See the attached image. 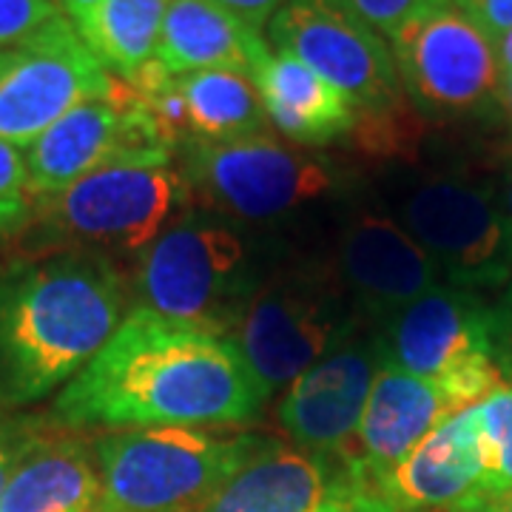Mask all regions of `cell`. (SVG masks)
<instances>
[{
  "label": "cell",
  "instance_id": "6da1fadb",
  "mask_svg": "<svg viewBox=\"0 0 512 512\" xmlns=\"http://www.w3.org/2000/svg\"><path fill=\"white\" fill-rule=\"evenodd\" d=\"M265 393L231 336L134 308L60 390V427H222L248 421Z\"/></svg>",
  "mask_w": 512,
  "mask_h": 512
},
{
  "label": "cell",
  "instance_id": "7a4b0ae2",
  "mask_svg": "<svg viewBox=\"0 0 512 512\" xmlns=\"http://www.w3.org/2000/svg\"><path fill=\"white\" fill-rule=\"evenodd\" d=\"M126 279L106 254L40 251L0 268V407L69 384L123 322Z\"/></svg>",
  "mask_w": 512,
  "mask_h": 512
},
{
  "label": "cell",
  "instance_id": "3957f363",
  "mask_svg": "<svg viewBox=\"0 0 512 512\" xmlns=\"http://www.w3.org/2000/svg\"><path fill=\"white\" fill-rule=\"evenodd\" d=\"M259 254L231 220L185 214L137 259L134 308L234 339L239 319L265 276Z\"/></svg>",
  "mask_w": 512,
  "mask_h": 512
},
{
  "label": "cell",
  "instance_id": "277c9868",
  "mask_svg": "<svg viewBox=\"0 0 512 512\" xmlns=\"http://www.w3.org/2000/svg\"><path fill=\"white\" fill-rule=\"evenodd\" d=\"M259 436L211 427H148L94 444L97 512H200L259 447Z\"/></svg>",
  "mask_w": 512,
  "mask_h": 512
},
{
  "label": "cell",
  "instance_id": "5b68a950",
  "mask_svg": "<svg viewBox=\"0 0 512 512\" xmlns=\"http://www.w3.org/2000/svg\"><path fill=\"white\" fill-rule=\"evenodd\" d=\"M365 325L328 259H296L262 276L234 330L265 399Z\"/></svg>",
  "mask_w": 512,
  "mask_h": 512
},
{
  "label": "cell",
  "instance_id": "8992f818",
  "mask_svg": "<svg viewBox=\"0 0 512 512\" xmlns=\"http://www.w3.org/2000/svg\"><path fill=\"white\" fill-rule=\"evenodd\" d=\"M379 367L439 384L461 413L507 382L495 362L493 305L476 291L439 285L373 325Z\"/></svg>",
  "mask_w": 512,
  "mask_h": 512
},
{
  "label": "cell",
  "instance_id": "52a82bcc",
  "mask_svg": "<svg viewBox=\"0 0 512 512\" xmlns=\"http://www.w3.org/2000/svg\"><path fill=\"white\" fill-rule=\"evenodd\" d=\"M188 200L171 163H117L32 200L29 225L40 251H146Z\"/></svg>",
  "mask_w": 512,
  "mask_h": 512
},
{
  "label": "cell",
  "instance_id": "ba28073f",
  "mask_svg": "<svg viewBox=\"0 0 512 512\" xmlns=\"http://www.w3.org/2000/svg\"><path fill=\"white\" fill-rule=\"evenodd\" d=\"M183 177L208 214L245 225L291 220L345 188L333 160L285 146L268 131L222 143H185Z\"/></svg>",
  "mask_w": 512,
  "mask_h": 512
},
{
  "label": "cell",
  "instance_id": "9c48e42d",
  "mask_svg": "<svg viewBox=\"0 0 512 512\" xmlns=\"http://www.w3.org/2000/svg\"><path fill=\"white\" fill-rule=\"evenodd\" d=\"M410 106L424 120H481L504 109V69L490 37L456 3L410 20L390 37Z\"/></svg>",
  "mask_w": 512,
  "mask_h": 512
},
{
  "label": "cell",
  "instance_id": "30bf717a",
  "mask_svg": "<svg viewBox=\"0 0 512 512\" xmlns=\"http://www.w3.org/2000/svg\"><path fill=\"white\" fill-rule=\"evenodd\" d=\"M393 220L436 262L447 285L481 293L512 282V228L493 185L430 174L399 194Z\"/></svg>",
  "mask_w": 512,
  "mask_h": 512
},
{
  "label": "cell",
  "instance_id": "8fae6325",
  "mask_svg": "<svg viewBox=\"0 0 512 512\" xmlns=\"http://www.w3.org/2000/svg\"><path fill=\"white\" fill-rule=\"evenodd\" d=\"M171 151L140 94L114 74L109 92L69 111L26 148V191L32 200L52 197L106 165H168Z\"/></svg>",
  "mask_w": 512,
  "mask_h": 512
},
{
  "label": "cell",
  "instance_id": "7c38bea8",
  "mask_svg": "<svg viewBox=\"0 0 512 512\" xmlns=\"http://www.w3.org/2000/svg\"><path fill=\"white\" fill-rule=\"evenodd\" d=\"M268 43L328 80L356 114H384L410 103L384 37L336 0H288L268 23Z\"/></svg>",
  "mask_w": 512,
  "mask_h": 512
},
{
  "label": "cell",
  "instance_id": "4fadbf2b",
  "mask_svg": "<svg viewBox=\"0 0 512 512\" xmlns=\"http://www.w3.org/2000/svg\"><path fill=\"white\" fill-rule=\"evenodd\" d=\"M109 69L66 15L32 37L0 80V140L29 148L69 111L109 92Z\"/></svg>",
  "mask_w": 512,
  "mask_h": 512
},
{
  "label": "cell",
  "instance_id": "5bb4252c",
  "mask_svg": "<svg viewBox=\"0 0 512 512\" xmlns=\"http://www.w3.org/2000/svg\"><path fill=\"white\" fill-rule=\"evenodd\" d=\"M367 498L379 495L353 458L262 439L200 512H353Z\"/></svg>",
  "mask_w": 512,
  "mask_h": 512
},
{
  "label": "cell",
  "instance_id": "9a60e30c",
  "mask_svg": "<svg viewBox=\"0 0 512 512\" xmlns=\"http://www.w3.org/2000/svg\"><path fill=\"white\" fill-rule=\"evenodd\" d=\"M376 373V336L365 322L288 384L279 402V427L296 447L350 458Z\"/></svg>",
  "mask_w": 512,
  "mask_h": 512
},
{
  "label": "cell",
  "instance_id": "2e32d148",
  "mask_svg": "<svg viewBox=\"0 0 512 512\" xmlns=\"http://www.w3.org/2000/svg\"><path fill=\"white\" fill-rule=\"evenodd\" d=\"M328 262L370 325L444 285L436 262L419 242L393 217L376 211H359L342 225Z\"/></svg>",
  "mask_w": 512,
  "mask_h": 512
},
{
  "label": "cell",
  "instance_id": "e0dca14e",
  "mask_svg": "<svg viewBox=\"0 0 512 512\" xmlns=\"http://www.w3.org/2000/svg\"><path fill=\"white\" fill-rule=\"evenodd\" d=\"M399 512H493L476 407L441 421L384 484Z\"/></svg>",
  "mask_w": 512,
  "mask_h": 512
},
{
  "label": "cell",
  "instance_id": "ac0fdd59",
  "mask_svg": "<svg viewBox=\"0 0 512 512\" xmlns=\"http://www.w3.org/2000/svg\"><path fill=\"white\" fill-rule=\"evenodd\" d=\"M447 416H453V407L439 384L404 370L379 367L350 456L362 467L373 493L382 498L384 484L399 464Z\"/></svg>",
  "mask_w": 512,
  "mask_h": 512
},
{
  "label": "cell",
  "instance_id": "d6986e66",
  "mask_svg": "<svg viewBox=\"0 0 512 512\" xmlns=\"http://www.w3.org/2000/svg\"><path fill=\"white\" fill-rule=\"evenodd\" d=\"M251 80L268 123L296 146H328L356 126V109L345 94L268 40L256 49Z\"/></svg>",
  "mask_w": 512,
  "mask_h": 512
},
{
  "label": "cell",
  "instance_id": "ffe728a7",
  "mask_svg": "<svg viewBox=\"0 0 512 512\" xmlns=\"http://www.w3.org/2000/svg\"><path fill=\"white\" fill-rule=\"evenodd\" d=\"M97 504V456L66 433H37L0 493V512H97Z\"/></svg>",
  "mask_w": 512,
  "mask_h": 512
},
{
  "label": "cell",
  "instance_id": "44dd1931",
  "mask_svg": "<svg viewBox=\"0 0 512 512\" xmlns=\"http://www.w3.org/2000/svg\"><path fill=\"white\" fill-rule=\"evenodd\" d=\"M262 32H251L214 0H168L157 60L174 77L208 69L251 74Z\"/></svg>",
  "mask_w": 512,
  "mask_h": 512
},
{
  "label": "cell",
  "instance_id": "7402d4cb",
  "mask_svg": "<svg viewBox=\"0 0 512 512\" xmlns=\"http://www.w3.org/2000/svg\"><path fill=\"white\" fill-rule=\"evenodd\" d=\"M165 12L168 0H100L72 23L89 52L128 80L157 57Z\"/></svg>",
  "mask_w": 512,
  "mask_h": 512
},
{
  "label": "cell",
  "instance_id": "603a6c76",
  "mask_svg": "<svg viewBox=\"0 0 512 512\" xmlns=\"http://www.w3.org/2000/svg\"><path fill=\"white\" fill-rule=\"evenodd\" d=\"M180 89L191 114V140L222 143L268 128V114L251 74L228 69L183 74Z\"/></svg>",
  "mask_w": 512,
  "mask_h": 512
},
{
  "label": "cell",
  "instance_id": "cb8c5ba5",
  "mask_svg": "<svg viewBox=\"0 0 512 512\" xmlns=\"http://www.w3.org/2000/svg\"><path fill=\"white\" fill-rule=\"evenodd\" d=\"M476 416L487 464V490L498 507L512 498V382H504L478 402Z\"/></svg>",
  "mask_w": 512,
  "mask_h": 512
},
{
  "label": "cell",
  "instance_id": "d4e9b609",
  "mask_svg": "<svg viewBox=\"0 0 512 512\" xmlns=\"http://www.w3.org/2000/svg\"><path fill=\"white\" fill-rule=\"evenodd\" d=\"M57 18H63L57 0H0V52L23 49Z\"/></svg>",
  "mask_w": 512,
  "mask_h": 512
},
{
  "label": "cell",
  "instance_id": "484cf974",
  "mask_svg": "<svg viewBox=\"0 0 512 512\" xmlns=\"http://www.w3.org/2000/svg\"><path fill=\"white\" fill-rule=\"evenodd\" d=\"M336 3L345 6L350 15H356L373 32L390 40L410 20L421 18L433 9H441L453 0H336Z\"/></svg>",
  "mask_w": 512,
  "mask_h": 512
},
{
  "label": "cell",
  "instance_id": "4316f807",
  "mask_svg": "<svg viewBox=\"0 0 512 512\" xmlns=\"http://www.w3.org/2000/svg\"><path fill=\"white\" fill-rule=\"evenodd\" d=\"M453 3L495 46H501V40L512 32V0H453Z\"/></svg>",
  "mask_w": 512,
  "mask_h": 512
},
{
  "label": "cell",
  "instance_id": "83f0119b",
  "mask_svg": "<svg viewBox=\"0 0 512 512\" xmlns=\"http://www.w3.org/2000/svg\"><path fill=\"white\" fill-rule=\"evenodd\" d=\"M35 436V430H29L23 421L6 416V407H0V493H3L6 481L12 476L18 458L23 456V450L29 447V441Z\"/></svg>",
  "mask_w": 512,
  "mask_h": 512
},
{
  "label": "cell",
  "instance_id": "f1b7e54d",
  "mask_svg": "<svg viewBox=\"0 0 512 512\" xmlns=\"http://www.w3.org/2000/svg\"><path fill=\"white\" fill-rule=\"evenodd\" d=\"M29 168L26 151L6 140H0V200H18L29 197Z\"/></svg>",
  "mask_w": 512,
  "mask_h": 512
},
{
  "label": "cell",
  "instance_id": "f546056e",
  "mask_svg": "<svg viewBox=\"0 0 512 512\" xmlns=\"http://www.w3.org/2000/svg\"><path fill=\"white\" fill-rule=\"evenodd\" d=\"M495 313V362L504 379L512 382V282L504 288L501 302L493 305Z\"/></svg>",
  "mask_w": 512,
  "mask_h": 512
},
{
  "label": "cell",
  "instance_id": "4dcf8cb0",
  "mask_svg": "<svg viewBox=\"0 0 512 512\" xmlns=\"http://www.w3.org/2000/svg\"><path fill=\"white\" fill-rule=\"evenodd\" d=\"M214 3H220L225 12H231L251 32H262L288 0H214Z\"/></svg>",
  "mask_w": 512,
  "mask_h": 512
},
{
  "label": "cell",
  "instance_id": "1f68e13d",
  "mask_svg": "<svg viewBox=\"0 0 512 512\" xmlns=\"http://www.w3.org/2000/svg\"><path fill=\"white\" fill-rule=\"evenodd\" d=\"M32 220V200L18 197V200H0V245L9 237H15Z\"/></svg>",
  "mask_w": 512,
  "mask_h": 512
},
{
  "label": "cell",
  "instance_id": "d6a6232c",
  "mask_svg": "<svg viewBox=\"0 0 512 512\" xmlns=\"http://www.w3.org/2000/svg\"><path fill=\"white\" fill-rule=\"evenodd\" d=\"M501 55V69H504V109L510 111L512 117V32L498 46Z\"/></svg>",
  "mask_w": 512,
  "mask_h": 512
},
{
  "label": "cell",
  "instance_id": "836d02e7",
  "mask_svg": "<svg viewBox=\"0 0 512 512\" xmlns=\"http://www.w3.org/2000/svg\"><path fill=\"white\" fill-rule=\"evenodd\" d=\"M495 191V200H498V208H501V214H504V220L510 222L512 228V165L501 174V180L493 185Z\"/></svg>",
  "mask_w": 512,
  "mask_h": 512
},
{
  "label": "cell",
  "instance_id": "e575fe53",
  "mask_svg": "<svg viewBox=\"0 0 512 512\" xmlns=\"http://www.w3.org/2000/svg\"><path fill=\"white\" fill-rule=\"evenodd\" d=\"M57 3H60L63 15H69L72 20H77L80 15H86L94 3H100V0H57Z\"/></svg>",
  "mask_w": 512,
  "mask_h": 512
},
{
  "label": "cell",
  "instance_id": "d590c367",
  "mask_svg": "<svg viewBox=\"0 0 512 512\" xmlns=\"http://www.w3.org/2000/svg\"><path fill=\"white\" fill-rule=\"evenodd\" d=\"M353 512H399L396 507H390L384 498H367L365 504H359Z\"/></svg>",
  "mask_w": 512,
  "mask_h": 512
},
{
  "label": "cell",
  "instance_id": "8d00e7d4",
  "mask_svg": "<svg viewBox=\"0 0 512 512\" xmlns=\"http://www.w3.org/2000/svg\"><path fill=\"white\" fill-rule=\"evenodd\" d=\"M15 60H18V49H12V52H0V80H3V74L15 66Z\"/></svg>",
  "mask_w": 512,
  "mask_h": 512
},
{
  "label": "cell",
  "instance_id": "74e56055",
  "mask_svg": "<svg viewBox=\"0 0 512 512\" xmlns=\"http://www.w3.org/2000/svg\"><path fill=\"white\" fill-rule=\"evenodd\" d=\"M493 512H512V498L510 501H504V504H498Z\"/></svg>",
  "mask_w": 512,
  "mask_h": 512
}]
</instances>
